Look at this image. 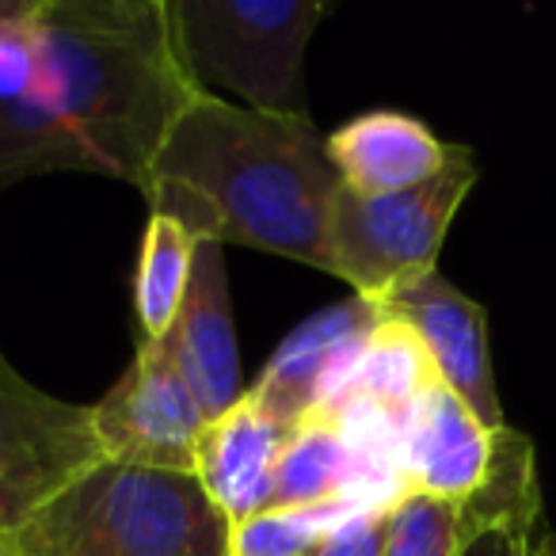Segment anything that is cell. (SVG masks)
Wrapping results in <instances>:
<instances>
[{"mask_svg":"<svg viewBox=\"0 0 556 556\" xmlns=\"http://www.w3.org/2000/svg\"><path fill=\"white\" fill-rule=\"evenodd\" d=\"M495 431H488L465 401L431 381L404 424V477L412 492L465 503L492 469Z\"/></svg>","mask_w":556,"mask_h":556,"instance_id":"12","label":"cell"},{"mask_svg":"<svg viewBox=\"0 0 556 556\" xmlns=\"http://www.w3.org/2000/svg\"><path fill=\"white\" fill-rule=\"evenodd\" d=\"M92 419L108 462L194 477V450L206 416L161 340L138 343L130 370L92 404Z\"/></svg>","mask_w":556,"mask_h":556,"instance_id":"7","label":"cell"},{"mask_svg":"<svg viewBox=\"0 0 556 556\" xmlns=\"http://www.w3.org/2000/svg\"><path fill=\"white\" fill-rule=\"evenodd\" d=\"M374 305H378L386 320H401V325H408L419 336V343L431 355L439 381L462 396L465 408L488 431L507 427L500 393H495L484 305L472 302L469 294H462L439 270L393 290V294Z\"/></svg>","mask_w":556,"mask_h":556,"instance_id":"8","label":"cell"},{"mask_svg":"<svg viewBox=\"0 0 556 556\" xmlns=\"http://www.w3.org/2000/svg\"><path fill=\"white\" fill-rule=\"evenodd\" d=\"M164 351L184 374L187 389L199 401L206 424L222 419L229 408L244 401V378H240L237 325H232L229 275H225V248L202 240L194 248L191 282H187L184 305L164 336Z\"/></svg>","mask_w":556,"mask_h":556,"instance_id":"10","label":"cell"},{"mask_svg":"<svg viewBox=\"0 0 556 556\" xmlns=\"http://www.w3.org/2000/svg\"><path fill=\"white\" fill-rule=\"evenodd\" d=\"M194 248L199 240L179 222L164 214H149L146 237H141L138 278H134V309H138L141 340H164L184 305L187 282H191Z\"/></svg>","mask_w":556,"mask_h":556,"instance_id":"15","label":"cell"},{"mask_svg":"<svg viewBox=\"0 0 556 556\" xmlns=\"http://www.w3.org/2000/svg\"><path fill=\"white\" fill-rule=\"evenodd\" d=\"M538 526H488L465 545L462 556H530Z\"/></svg>","mask_w":556,"mask_h":556,"instance_id":"19","label":"cell"},{"mask_svg":"<svg viewBox=\"0 0 556 556\" xmlns=\"http://www.w3.org/2000/svg\"><path fill=\"white\" fill-rule=\"evenodd\" d=\"M290 434L294 427L255 404L252 393H244V401L222 419L206 424L199 450H194V480L229 518V526H240L267 510Z\"/></svg>","mask_w":556,"mask_h":556,"instance_id":"11","label":"cell"},{"mask_svg":"<svg viewBox=\"0 0 556 556\" xmlns=\"http://www.w3.org/2000/svg\"><path fill=\"white\" fill-rule=\"evenodd\" d=\"M477 184V161L454 146L450 164L427 184L396 194H355L340 187L328 217L332 275L358 298L381 302L431 275L457 206Z\"/></svg>","mask_w":556,"mask_h":556,"instance_id":"5","label":"cell"},{"mask_svg":"<svg viewBox=\"0 0 556 556\" xmlns=\"http://www.w3.org/2000/svg\"><path fill=\"white\" fill-rule=\"evenodd\" d=\"M199 92L172 0H31L0 27V191L65 168L146 191Z\"/></svg>","mask_w":556,"mask_h":556,"instance_id":"1","label":"cell"},{"mask_svg":"<svg viewBox=\"0 0 556 556\" xmlns=\"http://www.w3.org/2000/svg\"><path fill=\"white\" fill-rule=\"evenodd\" d=\"M0 556H12V548H9V538L0 533Z\"/></svg>","mask_w":556,"mask_h":556,"instance_id":"22","label":"cell"},{"mask_svg":"<svg viewBox=\"0 0 556 556\" xmlns=\"http://www.w3.org/2000/svg\"><path fill=\"white\" fill-rule=\"evenodd\" d=\"M103 462L92 408L35 389L0 351V533L24 526Z\"/></svg>","mask_w":556,"mask_h":556,"instance_id":"6","label":"cell"},{"mask_svg":"<svg viewBox=\"0 0 556 556\" xmlns=\"http://www.w3.org/2000/svg\"><path fill=\"white\" fill-rule=\"evenodd\" d=\"M27 4H31V0H0V27L12 24L16 16H24Z\"/></svg>","mask_w":556,"mask_h":556,"instance_id":"20","label":"cell"},{"mask_svg":"<svg viewBox=\"0 0 556 556\" xmlns=\"http://www.w3.org/2000/svg\"><path fill=\"white\" fill-rule=\"evenodd\" d=\"M340 184L355 194H396L434 179L454 156L419 118L404 111H370L328 134Z\"/></svg>","mask_w":556,"mask_h":556,"instance_id":"13","label":"cell"},{"mask_svg":"<svg viewBox=\"0 0 556 556\" xmlns=\"http://www.w3.org/2000/svg\"><path fill=\"white\" fill-rule=\"evenodd\" d=\"M431 381H439V374H434V363L419 343V336L401 320L381 317V325L374 328L366 348L358 351V358L351 363L348 378L340 381L325 412L366 404V408L381 412V416L396 419L404 427Z\"/></svg>","mask_w":556,"mask_h":556,"instance_id":"14","label":"cell"},{"mask_svg":"<svg viewBox=\"0 0 556 556\" xmlns=\"http://www.w3.org/2000/svg\"><path fill=\"white\" fill-rule=\"evenodd\" d=\"M4 538L12 556H229L232 526L191 472L103 462Z\"/></svg>","mask_w":556,"mask_h":556,"instance_id":"3","label":"cell"},{"mask_svg":"<svg viewBox=\"0 0 556 556\" xmlns=\"http://www.w3.org/2000/svg\"><path fill=\"white\" fill-rule=\"evenodd\" d=\"M465 545L462 503L408 492L389 510L386 556H462Z\"/></svg>","mask_w":556,"mask_h":556,"instance_id":"16","label":"cell"},{"mask_svg":"<svg viewBox=\"0 0 556 556\" xmlns=\"http://www.w3.org/2000/svg\"><path fill=\"white\" fill-rule=\"evenodd\" d=\"M340 187L313 118L260 115L199 92L172 123L141 194L199 244H244L332 275L328 217Z\"/></svg>","mask_w":556,"mask_h":556,"instance_id":"2","label":"cell"},{"mask_svg":"<svg viewBox=\"0 0 556 556\" xmlns=\"http://www.w3.org/2000/svg\"><path fill=\"white\" fill-rule=\"evenodd\" d=\"M389 510H351L325 533L313 556H386Z\"/></svg>","mask_w":556,"mask_h":556,"instance_id":"18","label":"cell"},{"mask_svg":"<svg viewBox=\"0 0 556 556\" xmlns=\"http://www.w3.org/2000/svg\"><path fill=\"white\" fill-rule=\"evenodd\" d=\"M378 325V305L351 294L348 302L332 305V309L309 317L302 328H294L248 393L275 419L298 427L313 412L328 408V401L336 396L351 363L358 358V351L366 348Z\"/></svg>","mask_w":556,"mask_h":556,"instance_id":"9","label":"cell"},{"mask_svg":"<svg viewBox=\"0 0 556 556\" xmlns=\"http://www.w3.org/2000/svg\"><path fill=\"white\" fill-rule=\"evenodd\" d=\"M325 16V0H172L179 50L202 92L225 88L240 108L278 118H309L305 47Z\"/></svg>","mask_w":556,"mask_h":556,"instance_id":"4","label":"cell"},{"mask_svg":"<svg viewBox=\"0 0 556 556\" xmlns=\"http://www.w3.org/2000/svg\"><path fill=\"white\" fill-rule=\"evenodd\" d=\"M351 510H355L351 503H328V507L305 510H263V515L232 526L229 556H313L325 533Z\"/></svg>","mask_w":556,"mask_h":556,"instance_id":"17","label":"cell"},{"mask_svg":"<svg viewBox=\"0 0 556 556\" xmlns=\"http://www.w3.org/2000/svg\"><path fill=\"white\" fill-rule=\"evenodd\" d=\"M530 556H556V533H545V538L533 541Z\"/></svg>","mask_w":556,"mask_h":556,"instance_id":"21","label":"cell"}]
</instances>
